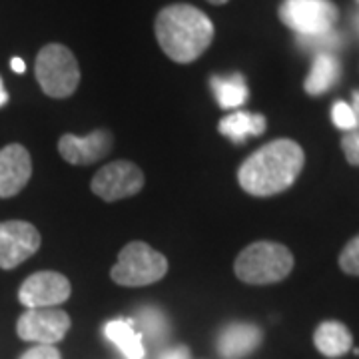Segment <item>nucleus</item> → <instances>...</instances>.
<instances>
[{
  "label": "nucleus",
  "instance_id": "obj_19",
  "mask_svg": "<svg viewBox=\"0 0 359 359\" xmlns=\"http://www.w3.org/2000/svg\"><path fill=\"white\" fill-rule=\"evenodd\" d=\"M136 323L140 327V335H146L152 344H162L170 334V323L166 313L154 306H146L138 309Z\"/></svg>",
  "mask_w": 359,
  "mask_h": 359
},
{
  "label": "nucleus",
  "instance_id": "obj_3",
  "mask_svg": "<svg viewBox=\"0 0 359 359\" xmlns=\"http://www.w3.org/2000/svg\"><path fill=\"white\" fill-rule=\"evenodd\" d=\"M238 280L252 285L282 282L294 269V256L282 244L276 242H256L240 252L236 259Z\"/></svg>",
  "mask_w": 359,
  "mask_h": 359
},
{
  "label": "nucleus",
  "instance_id": "obj_1",
  "mask_svg": "<svg viewBox=\"0 0 359 359\" xmlns=\"http://www.w3.org/2000/svg\"><path fill=\"white\" fill-rule=\"evenodd\" d=\"M306 162L302 146L294 140H273L250 156L238 172L242 190L252 196H276L294 184Z\"/></svg>",
  "mask_w": 359,
  "mask_h": 359
},
{
  "label": "nucleus",
  "instance_id": "obj_29",
  "mask_svg": "<svg viewBox=\"0 0 359 359\" xmlns=\"http://www.w3.org/2000/svg\"><path fill=\"white\" fill-rule=\"evenodd\" d=\"M208 2H212V4H226L228 0H208Z\"/></svg>",
  "mask_w": 359,
  "mask_h": 359
},
{
  "label": "nucleus",
  "instance_id": "obj_8",
  "mask_svg": "<svg viewBox=\"0 0 359 359\" xmlns=\"http://www.w3.org/2000/svg\"><path fill=\"white\" fill-rule=\"evenodd\" d=\"M70 330V316L56 308L28 309L18 318L16 334L25 341H34L40 346H54Z\"/></svg>",
  "mask_w": 359,
  "mask_h": 359
},
{
  "label": "nucleus",
  "instance_id": "obj_2",
  "mask_svg": "<svg viewBox=\"0 0 359 359\" xmlns=\"http://www.w3.org/2000/svg\"><path fill=\"white\" fill-rule=\"evenodd\" d=\"M156 39L168 58L190 65L200 58L214 40V25L200 8L190 4H172L156 18Z\"/></svg>",
  "mask_w": 359,
  "mask_h": 359
},
{
  "label": "nucleus",
  "instance_id": "obj_21",
  "mask_svg": "<svg viewBox=\"0 0 359 359\" xmlns=\"http://www.w3.org/2000/svg\"><path fill=\"white\" fill-rule=\"evenodd\" d=\"M339 268L349 276H359V236H355L344 248V252L339 256Z\"/></svg>",
  "mask_w": 359,
  "mask_h": 359
},
{
  "label": "nucleus",
  "instance_id": "obj_17",
  "mask_svg": "<svg viewBox=\"0 0 359 359\" xmlns=\"http://www.w3.org/2000/svg\"><path fill=\"white\" fill-rule=\"evenodd\" d=\"M219 134L233 142H244L248 136H259L266 132V118L250 112H233L219 120Z\"/></svg>",
  "mask_w": 359,
  "mask_h": 359
},
{
  "label": "nucleus",
  "instance_id": "obj_30",
  "mask_svg": "<svg viewBox=\"0 0 359 359\" xmlns=\"http://www.w3.org/2000/svg\"><path fill=\"white\" fill-rule=\"evenodd\" d=\"M353 22H355V28H358V30H359V14H358V16H355V20H353Z\"/></svg>",
  "mask_w": 359,
  "mask_h": 359
},
{
  "label": "nucleus",
  "instance_id": "obj_24",
  "mask_svg": "<svg viewBox=\"0 0 359 359\" xmlns=\"http://www.w3.org/2000/svg\"><path fill=\"white\" fill-rule=\"evenodd\" d=\"M20 359H62V355L54 346H40V344H36L32 349H28Z\"/></svg>",
  "mask_w": 359,
  "mask_h": 359
},
{
  "label": "nucleus",
  "instance_id": "obj_28",
  "mask_svg": "<svg viewBox=\"0 0 359 359\" xmlns=\"http://www.w3.org/2000/svg\"><path fill=\"white\" fill-rule=\"evenodd\" d=\"M353 106H355V110L359 112V90H355V92H353Z\"/></svg>",
  "mask_w": 359,
  "mask_h": 359
},
{
  "label": "nucleus",
  "instance_id": "obj_6",
  "mask_svg": "<svg viewBox=\"0 0 359 359\" xmlns=\"http://www.w3.org/2000/svg\"><path fill=\"white\" fill-rule=\"evenodd\" d=\"M337 6L332 0H283L280 18L297 36H311L332 30L337 20Z\"/></svg>",
  "mask_w": 359,
  "mask_h": 359
},
{
  "label": "nucleus",
  "instance_id": "obj_26",
  "mask_svg": "<svg viewBox=\"0 0 359 359\" xmlns=\"http://www.w3.org/2000/svg\"><path fill=\"white\" fill-rule=\"evenodd\" d=\"M11 66H13L14 72H18V74H22L26 70V65L22 58H13V62H11Z\"/></svg>",
  "mask_w": 359,
  "mask_h": 359
},
{
  "label": "nucleus",
  "instance_id": "obj_18",
  "mask_svg": "<svg viewBox=\"0 0 359 359\" xmlns=\"http://www.w3.org/2000/svg\"><path fill=\"white\" fill-rule=\"evenodd\" d=\"M210 86L214 90V96L222 108H240L248 100V86L242 74H231V76H212Z\"/></svg>",
  "mask_w": 359,
  "mask_h": 359
},
{
  "label": "nucleus",
  "instance_id": "obj_10",
  "mask_svg": "<svg viewBox=\"0 0 359 359\" xmlns=\"http://www.w3.org/2000/svg\"><path fill=\"white\" fill-rule=\"evenodd\" d=\"M40 248L39 230L22 219L0 224V268L14 269L32 257Z\"/></svg>",
  "mask_w": 359,
  "mask_h": 359
},
{
  "label": "nucleus",
  "instance_id": "obj_31",
  "mask_svg": "<svg viewBox=\"0 0 359 359\" xmlns=\"http://www.w3.org/2000/svg\"><path fill=\"white\" fill-rule=\"evenodd\" d=\"M358 4H359V0H358Z\"/></svg>",
  "mask_w": 359,
  "mask_h": 359
},
{
  "label": "nucleus",
  "instance_id": "obj_20",
  "mask_svg": "<svg viewBox=\"0 0 359 359\" xmlns=\"http://www.w3.org/2000/svg\"><path fill=\"white\" fill-rule=\"evenodd\" d=\"M297 44L304 50L316 52V54H330V50H337L344 44V39H341V34H337L334 28H332V30L321 32V34L297 36Z\"/></svg>",
  "mask_w": 359,
  "mask_h": 359
},
{
  "label": "nucleus",
  "instance_id": "obj_9",
  "mask_svg": "<svg viewBox=\"0 0 359 359\" xmlns=\"http://www.w3.org/2000/svg\"><path fill=\"white\" fill-rule=\"evenodd\" d=\"M72 294V285L58 271H36L28 276L18 290L20 304L28 309L56 308Z\"/></svg>",
  "mask_w": 359,
  "mask_h": 359
},
{
  "label": "nucleus",
  "instance_id": "obj_13",
  "mask_svg": "<svg viewBox=\"0 0 359 359\" xmlns=\"http://www.w3.org/2000/svg\"><path fill=\"white\" fill-rule=\"evenodd\" d=\"M262 330L254 323H230L218 337V353L222 359H242L256 351L262 344Z\"/></svg>",
  "mask_w": 359,
  "mask_h": 359
},
{
  "label": "nucleus",
  "instance_id": "obj_22",
  "mask_svg": "<svg viewBox=\"0 0 359 359\" xmlns=\"http://www.w3.org/2000/svg\"><path fill=\"white\" fill-rule=\"evenodd\" d=\"M332 118H334L335 126L341 130H353V128H358V124H359L355 110H353L351 106H347L346 102H335L334 104Z\"/></svg>",
  "mask_w": 359,
  "mask_h": 359
},
{
  "label": "nucleus",
  "instance_id": "obj_27",
  "mask_svg": "<svg viewBox=\"0 0 359 359\" xmlns=\"http://www.w3.org/2000/svg\"><path fill=\"white\" fill-rule=\"evenodd\" d=\"M6 100H8V94H6V90L2 86V80H0V106H4Z\"/></svg>",
  "mask_w": 359,
  "mask_h": 359
},
{
  "label": "nucleus",
  "instance_id": "obj_5",
  "mask_svg": "<svg viewBox=\"0 0 359 359\" xmlns=\"http://www.w3.org/2000/svg\"><path fill=\"white\" fill-rule=\"evenodd\" d=\"M168 273V259L144 242H130L122 248L110 278L124 287H142L160 282Z\"/></svg>",
  "mask_w": 359,
  "mask_h": 359
},
{
  "label": "nucleus",
  "instance_id": "obj_23",
  "mask_svg": "<svg viewBox=\"0 0 359 359\" xmlns=\"http://www.w3.org/2000/svg\"><path fill=\"white\" fill-rule=\"evenodd\" d=\"M341 148L346 152L347 162L351 166H359V132H351V134L344 136Z\"/></svg>",
  "mask_w": 359,
  "mask_h": 359
},
{
  "label": "nucleus",
  "instance_id": "obj_16",
  "mask_svg": "<svg viewBox=\"0 0 359 359\" xmlns=\"http://www.w3.org/2000/svg\"><path fill=\"white\" fill-rule=\"evenodd\" d=\"M339 74H341V66L334 54H318L306 78L304 88L311 96H320L334 86L339 80Z\"/></svg>",
  "mask_w": 359,
  "mask_h": 359
},
{
  "label": "nucleus",
  "instance_id": "obj_7",
  "mask_svg": "<svg viewBox=\"0 0 359 359\" xmlns=\"http://www.w3.org/2000/svg\"><path fill=\"white\" fill-rule=\"evenodd\" d=\"M144 188V174L136 164L126 160L110 162L92 178V192L104 202H118L136 196Z\"/></svg>",
  "mask_w": 359,
  "mask_h": 359
},
{
  "label": "nucleus",
  "instance_id": "obj_25",
  "mask_svg": "<svg viewBox=\"0 0 359 359\" xmlns=\"http://www.w3.org/2000/svg\"><path fill=\"white\" fill-rule=\"evenodd\" d=\"M160 359H190V351L184 346L174 347V349H168L166 353H162Z\"/></svg>",
  "mask_w": 359,
  "mask_h": 359
},
{
  "label": "nucleus",
  "instance_id": "obj_14",
  "mask_svg": "<svg viewBox=\"0 0 359 359\" xmlns=\"http://www.w3.org/2000/svg\"><path fill=\"white\" fill-rule=\"evenodd\" d=\"M313 344L321 355L325 358H341L351 349L353 337L344 323L339 321H323L313 334Z\"/></svg>",
  "mask_w": 359,
  "mask_h": 359
},
{
  "label": "nucleus",
  "instance_id": "obj_4",
  "mask_svg": "<svg viewBox=\"0 0 359 359\" xmlns=\"http://www.w3.org/2000/svg\"><path fill=\"white\" fill-rule=\"evenodd\" d=\"M34 72L42 92L50 98L72 96L80 82V68L72 50L54 42L39 52Z\"/></svg>",
  "mask_w": 359,
  "mask_h": 359
},
{
  "label": "nucleus",
  "instance_id": "obj_11",
  "mask_svg": "<svg viewBox=\"0 0 359 359\" xmlns=\"http://www.w3.org/2000/svg\"><path fill=\"white\" fill-rule=\"evenodd\" d=\"M112 144H114V138L108 130H94L84 138L74 136V134H65L58 142V152L68 164L90 166L106 154H110Z\"/></svg>",
  "mask_w": 359,
  "mask_h": 359
},
{
  "label": "nucleus",
  "instance_id": "obj_15",
  "mask_svg": "<svg viewBox=\"0 0 359 359\" xmlns=\"http://www.w3.org/2000/svg\"><path fill=\"white\" fill-rule=\"evenodd\" d=\"M104 335L110 344H114L126 359H144V344L140 332L126 320H112L104 325Z\"/></svg>",
  "mask_w": 359,
  "mask_h": 359
},
{
  "label": "nucleus",
  "instance_id": "obj_12",
  "mask_svg": "<svg viewBox=\"0 0 359 359\" xmlns=\"http://www.w3.org/2000/svg\"><path fill=\"white\" fill-rule=\"evenodd\" d=\"M32 176V160L25 146L8 144L0 150V198H13L25 190Z\"/></svg>",
  "mask_w": 359,
  "mask_h": 359
}]
</instances>
